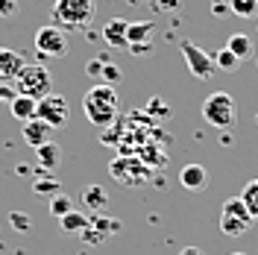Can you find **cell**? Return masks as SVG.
<instances>
[{"label":"cell","mask_w":258,"mask_h":255,"mask_svg":"<svg viewBox=\"0 0 258 255\" xmlns=\"http://www.w3.org/2000/svg\"><path fill=\"white\" fill-rule=\"evenodd\" d=\"M82 112L97 129H106L117 120V91L114 85L97 82L88 94L82 97Z\"/></svg>","instance_id":"1"},{"label":"cell","mask_w":258,"mask_h":255,"mask_svg":"<svg viewBox=\"0 0 258 255\" xmlns=\"http://www.w3.org/2000/svg\"><path fill=\"white\" fill-rule=\"evenodd\" d=\"M94 18V0H56L50 21L59 30H82Z\"/></svg>","instance_id":"2"},{"label":"cell","mask_w":258,"mask_h":255,"mask_svg":"<svg viewBox=\"0 0 258 255\" xmlns=\"http://www.w3.org/2000/svg\"><path fill=\"white\" fill-rule=\"evenodd\" d=\"M203 117L209 126L217 129H229L235 120H238V106H235V97L226 94V91H214V94L206 97L203 103Z\"/></svg>","instance_id":"3"},{"label":"cell","mask_w":258,"mask_h":255,"mask_svg":"<svg viewBox=\"0 0 258 255\" xmlns=\"http://www.w3.org/2000/svg\"><path fill=\"white\" fill-rule=\"evenodd\" d=\"M217 226H220V232H223L226 238H241V235L249 232V226H252V214L246 211V206H243L241 197H229V200L223 203Z\"/></svg>","instance_id":"4"},{"label":"cell","mask_w":258,"mask_h":255,"mask_svg":"<svg viewBox=\"0 0 258 255\" xmlns=\"http://www.w3.org/2000/svg\"><path fill=\"white\" fill-rule=\"evenodd\" d=\"M18 94H27L32 100H41V97H47L53 91V77H50V71L44 65L32 62V65H24L21 68V74H18Z\"/></svg>","instance_id":"5"},{"label":"cell","mask_w":258,"mask_h":255,"mask_svg":"<svg viewBox=\"0 0 258 255\" xmlns=\"http://www.w3.org/2000/svg\"><path fill=\"white\" fill-rule=\"evenodd\" d=\"M35 117H41L44 123H50L53 129H59V126H64V123L71 120V103H68L62 94L50 91L47 97L38 100V106H35Z\"/></svg>","instance_id":"6"},{"label":"cell","mask_w":258,"mask_h":255,"mask_svg":"<svg viewBox=\"0 0 258 255\" xmlns=\"http://www.w3.org/2000/svg\"><path fill=\"white\" fill-rule=\"evenodd\" d=\"M179 50H182V56H185L188 71H191L197 80H211V77L217 74L214 59H211V56L200 47V44H194V41H182V44H179Z\"/></svg>","instance_id":"7"},{"label":"cell","mask_w":258,"mask_h":255,"mask_svg":"<svg viewBox=\"0 0 258 255\" xmlns=\"http://www.w3.org/2000/svg\"><path fill=\"white\" fill-rule=\"evenodd\" d=\"M32 44L35 50L41 53V56H53V59H62L64 53H68V38H64V32L59 27H41V30L35 32V38H32Z\"/></svg>","instance_id":"8"},{"label":"cell","mask_w":258,"mask_h":255,"mask_svg":"<svg viewBox=\"0 0 258 255\" xmlns=\"http://www.w3.org/2000/svg\"><path fill=\"white\" fill-rule=\"evenodd\" d=\"M21 138H24L27 147L38 150V147H44L47 141H53V126L44 123L41 117H30V120H24V126H21Z\"/></svg>","instance_id":"9"},{"label":"cell","mask_w":258,"mask_h":255,"mask_svg":"<svg viewBox=\"0 0 258 255\" xmlns=\"http://www.w3.org/2000/svg\"><path fill=\"white\" fill-rule=\"evenodd\" d=\"M179 185L185 191H206L209 188V170L200 164V161H191L179 170Z\"/></svg>","instance_id":"10"},{"label":"cell","mask_w":258,"mask_h":255,"mask_svg":"<svg viewBox=\"0 0 258 255\" xmlns=\"http://www.w3.org/2000/svg\"><path fill=\"white\" fill-rule=\"evenodd\" d=\"M24 65L27 62H24V56L18 50L0 47V82H15Z\"/></svg>","instance_id":"11"},{"label":"cell","mask_w":258,"mask_h":255,"mask_svg":"<svg viewBox=\"0 0 258 255\" xmlns=\"http://www.w3.org/2000/svg\"><path fill=\"white\" fill-rule=\"evenodd\" d=\"M59 226H62L64 235H85L91 229V217L85 211H80V208H74V211H68L62 220H59Z\"/></svg>","instance_id":"12"},{"label":"cell","mask_w":258,"mask_h":255,"mask_svg":"<svg viewBox=\"0 0 258 255\" xmlns=\"http://www.w3.org/2000/svg\"><path fill=\"white\" fill-rule=\"evenodd\" d=\"M126 27H129V21H123V18L106 21V27H103V41H106L109 47H126Z\"/></svg>","instance_id":"13"},{"label":"cell","mask_w":258,"mask_h":255,"mask_svg":"<svg viewBox=\"0 0 258 255\" xmlns=\"http://www.w3.org/2000/svg\"><path fill=\"white\" fill-rule=\"evenodd\" d=\"M35 156H38V164H41V167H47V170H56V167L62 164V159H64L62 147H59L56 141H47L44 147H38V150H35Z\"/></svg>","instance_id":"14"},{"label":"cell","mask_w":258,"mask_h":255,"mask_svg":"<svg viewBox=\"0 0 258 255\" xmlns=\"http://www.w3.org/2000/svg\"><path fill=\"white\" fill-rule=\"evenodd\" d=\"M35 106H38V100H32L27 94H15V100L9 103V112H12V117H18L24 123V120L35 117Z\"/></svg>","instance_id":"15"},{"label":"cell","mask_w":258,"mask_h":255,"mask_svg":"<svg viewBox=\"0 0 258 255\" xmlns=\"http://www.w3.org/2000/svg\"><path fill=\"white\" fill-rule=\"evenodd\" d=\"M153 35V21H129L126 27V47L129 44H144Z\"/></svg>","instance_id":"16"},{"label":"cell","mask_w":258,"mask_h":255,"mask_svg":"<svg viewBox=\"0 0 258 255\" xmlns=\"http://www.w3.org/2000/svg\"><path fill=\"white\" fill-rule=\"evenodd\" d=\"M226 47L232 50L241 62H246V59L252 56V41H249V35H243V32H235V35L226 41Z\"/></svg>","instance_id":"17"},{"label":"cell","mask_w":258,"mask_h":255,"mask_svg":"<svg viewBox=\"0 0 258 255\" xmlns=\"http://www.w3.org/2000/svg\"><path fill=\"white\" fill-rule=\"evenodd\" d=\"M82 203H85V208H97V211H103V208L109 206V194L103 191L100 185H88L85 194H82Z\"/></svg>","instance_id":"18"},{"label":"cell","mask_w":258,"mask_h":255,"mask_svg":"<svg viewBox=\"0 0 258 255\" xmlns=\"http://www.w3.org/2000/svg\"><path fill=\"white\" fill-rule=\"evenodd\" d=\"M211 59H214V68H217V71H223V74H235V71L241 68V59H238L229 47L217 50V56H211Z\"/></svg>","instance_id":"19"},{"label":"cell","mask_w":258,"mask_h":255,"mask_svg":"<svg viewBox=\"0 0 258 255\" xmlns=\"http://www.w3.org/2000/svg\"><path fill=\"white\" fill-rule=\"evenodd\" d=\"M241 200H243V206H246V211L252 214V220H258V179L246 182V188L241 191Z\"/></svg>","instance_id":"20"},{"label":"cell","mask_w":258,"mask_h":255,"mask_svg":"<svg viewBox=\"0 0 258 255\" xmlns=\"http://www.w3.org/2000/svg\"><path fill=\"white\" fill-rule=\"evenodd\" d=\"M68 211H74V200H71L68 194H53V197H50V214L62 220Z\"/></svg>","instance_id":"21"},{"label":"cell","mask_w":258,"mask_h":255,"mask_svg":"<svg viewBox=\"0 0 258 255\" xmlns=\"http://www.w3.org/2000/svg\"><path fill=\"white\" fill-rule=\"evenodd\" d=\"M120 80H123V71H120L114 62L103 59V68H100V82H106V85H117Z\"/></svg>","instance_id":"22"},{"label":"cell","mask_w":258,"mask_h":255,"mask_svg":"<svg viewBox=\"0 0 258 255\" xmlns=\"http://www.w3.org/2000/svg\"><path fill=\"white\" fill-rule=\"evenodd\" d=\"M229 12L238 18H252L258 12V0H229Z\"/></svg>","instance_id":"23"},{"label":"cell","mask_w":258,"mask_h":255,"mask_svg":"<svg viewBox=\"0 0 258 255\" xmlns=\"http://www.w3.org/2000/svg\"><path fill=\"white\" fill-rule=\"evenodd\" d=\"M9 223L15 226V232H21V235H30L32 229L30 214H24V211H9Z\"/></svg>","instance_id":"24"},{"label":"cell","mask_w":258,"mask_h":255,"mask_svg":"<svg viewBox=\"0 0 258 255\" xmlns=\"http://www.w3.org/2000/svg\"><path fill=\"white\" fill-rule=\"evenodd\" d=\"M32 188H35V194H41V197H50V194L59 191V179H53V176H44V179H38Z\"/></svg>","instance_id":"25"},{"label":"cell","mask_w":258,"mask_h":255,"mask_svg":"<svg viewBox=\"0 0 258 255\" xmlns=\"http://www.w3.org/2000/svg\"><path fill=\"white\" fill-rule=\"evenodd\" d=\"M15 88H9V82H0V109H3V106H9V103H12V100H15Z\"/></svg>","instance_id":"26"},{"label":"cell","mask_w":258,"mask_h":255,"mask_svg":"<svg viewBox=\"0 0 258 255\" xmlns=\"http://www.w3.org/2000/svg\"><path fill=\"white\" fill-rule=\"evenodd\" d=\"M100 68H103V56H97V59H91V62L85 65V74H88L91 80L100 82Z\"/></svg>","instance_id":"27"},{"label":"cell","mask_w":258,"mask_h":255,"mask_svg":"<svg viewBox=\"0 0 258 255\" xmlns=\"http://www.w3.org/2000/svg\"><path fill=\"white\" fill-rule=\"evenodd\" d=\"M18 15V0H0V18Z\"/></svg>","instance_id":"28"},{"label":"cell","mask_w":258,"mask_h":255,"mask_svg":"<svg viewBox=\"0 0 258 255\" xmlns=\"http://www.w3.org/2000/svg\"><path fill=\"white\" fill-rule=\"evenodd\" d=\"M211 12H214V15H226V12H229V0H214V3H211Z\"/></svg>","instance_id":"29"},{"label":"cell","mask_w":258,"mask_h":255,"mask_svg":"<svg viewBox=\"0 0 258 255\" xmlns=\"http://www.w3.org/2000/svg\"><path fill=\"white\" fill-rule=\"evenodd\" d=\"M129 50L135 53V56H144V53H153V44L144 41V44H129Z\"/></svg>","instance_id":"30"},{"label":"cell","mask_w":258,"mask_h":255,"mask_svg":"<svg viewBox=\"0 0 258 255\" xmlns=\"http://www.w3.org/2000/svg\"><path fill=\"white\" fill-rule=\"evenodd\" d=\"M147 109H156V112H161V114H170V109H164L161 106V100H150V106Z\"/></svg>","instance_id":"31"},{"label":"cell","mask_w":258,"mask_h":255,"mask_svg":"<svg viewBox=\"0 0 258 255\" xmlns=\"http://www.w3.org/2000/svg\"><path fill=\"white\" fill-rule=\"evenodd\" d=\"M179 255H206V252H203L200 246H185V249H182Z\"/></svg>","instance_id":"32"},{"label":"cell","mask_w":258,"mask_h":255,"mask_svg":"<svg viewBox=\"0 0 258 255\" xmlns=\"http://www.w3.org/2000/svg\"><path fill=\"white\" fill-rule=\"evenodd\" d=\"M229 255H246V252H229Z\"/></svg>","instance_id":"33"},{"label":"cell","mask_w":258,"mask_h":255,"mask_svg":"<svg viewBox=\"0 0 258 255\" xmlns=\"http://www.w3.org/2000/svg\"><path fill=\"white\" fill-rule=\"evenodd\" d=\"M255 123H258V114H255Z\"/></svg>","instance_id":"34"}]
</instances>
